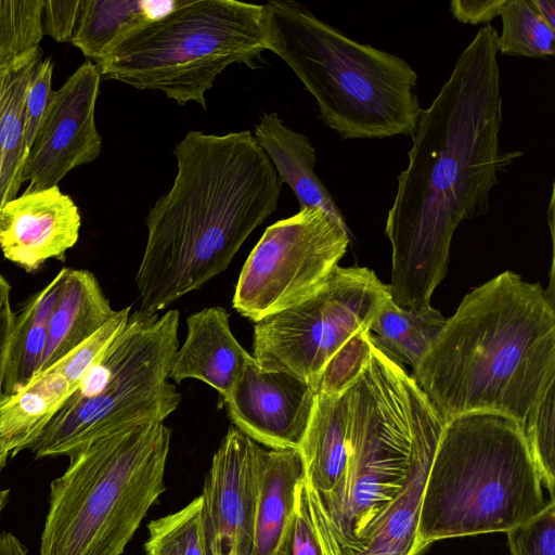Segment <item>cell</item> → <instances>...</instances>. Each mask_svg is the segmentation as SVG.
I'll list each match as a JSON object with an SVG mask.
<instances>
[{"instance_id": "obj_1", "label": "cell", "mask_w": 555, "mask_h": 555, "mask_svg": "<svg viewBox=\"0 0 555 555\" xmlns=\"http://www.w3.org/2000/svg\"><path fill=\"white\" fill-rule=\"evenodd\" d=\"M498 30L487 24L457 57L412 135L409 163L398 178L385 233L391 244L392 300L431 306L447 274L460 223L485 215L503 172L520 152L500 151L503 121Z\"/></svg>"}, {"instance_id": "obj_2", "label": "cell", "mask_w": 555, "mask_h": 555, "mask_svg": "<svg viewBox=\"0 0 555 555\" xmlns=\"http://www.w3.org/2000/svg\"><path fill=\"white\" fill-rule=\"evenodd\" d=\"M177 176L146 218L135 275L140 311L156 313L225 271L276 208L283 182L248 130H190L176 145Z\"/></svg>"}, {"instance_id": "obj_3", "label": "cell", "mask_w": 555, "mask_h": 555, "mask_svg": "<svg viewBox=\"0 0 555 555\" xmlns=\"http://www.w3.org/2000/svg\"><path fill=\"white\" fill-rule=\"evenodd\" d=\"M412 378L444 423L496 413L521 427L555 382L554 300L505 271L468 293Z\"/></svg>"}, {"instance_id": "obj_4", "label": "cell", "mask_w": 555, "mask_h": 555, "mask_svg": "<svg viewBox=\"0 0 555 555\" xmlns=\"http://www.w3.org/2000/svg\"><path fill=\"white\" fill-rule=\"evenodd\" d=\"M347 393L346 469L327 492L307 486L324 555H352L366 546L376 519L401 491L415 449L446 424L403 366L374 345Z\"/></svg>"}, {"instance_id": "obj_5", "label": "cell", "mask_w": 555, "mask_h": 555, "mask_svg": "<svg viewBox=\"0 0 555 555\" xmlns=\"http://www.w3.org/2000/svg\"><path fill=\"white\" fill-rule=\"evenodd\" d=\"M264 15L267 50L304 83L325 126L344 140L413 135L423 108L406 61L347 37L295 1H269Z\"/></svg>"}, {"instance_id": "obj_6", "label": "cell", "mask_w": 555, "mask_h": 555, "mask_svg": "<svg viewBox=\"0 0 555 555\" xmlns=\"http://www.w3.org/2000/svg\"><path fill=\"white\" fill-rule=\"evenodd\" d=\"M542 482L522 427L496 413L444 424L425 482L417 534L424 545L507 532L541 513Z\"/></svg>"}, {"instance_id": "obj_7", "label": "cell", "mask_w": 555, "mask_h": 555, "mask_svg": "<svg viewBox=\"0 0 555 555\" xmlns=\"http://www.w3.org/2000/svg\"><path fill=\"white\" fill-rule=\"evenodd\" d=\"M170 429L134 423L69 455L51 482L40 555H121L165 491Z\"/></svg>"}, {"instance_id": "obj_8", "label": "cell", "mask_w": 555, "mask_h": 555, "mask_svg": "<svg viewBox=\"0 0 555 555\" xmlns=\"http://www.w3.org/2000/svg\"><path fill=\"white\" fill-rule=\"evenodd\" d=\"M132 29L94 63L101 78L157 90L206 107V92L230 65L255 67L267 50L264 5L178 0Z\"/></svg>"}, {"instance_id": "obj_9", "label": "cell", "mask_w": 555, "mask_h": 555, "mask_svg": "<svg viewBox=\"0 0 555 555\" xmlns=\"http://www.w3.org/2000/svg\"><path fill=\"white\" fill-rule=\"evenodd\" d=\"M179 311H137L63 405L29 441L37 459L67 455L134 423L165 421L181 396L169 378L178 350Z\"/></svg>"}, {"instance_id": "obj_10", "label": "cell", "mask_w": 555, "mask_h": 555, "mask_svg": "<svg viewBox=\"0 0 555 555\" xmlns=\"http://www.w3.org/2000/svg\"><path fill=\"white\" fill-rule=\"evenodd\" d=\"M388 284L367 268L336 266L304 300L255 323L253 358L267 371L288 373L317 392L334 353L369 330L390 298Z\"/></svg>"}, {"instance_id": "obj_11", "label": "cell", "mask_w": 555, "mask_h": 555, "mask_svg": "<svg viewBox=\"0 0 555 555\" xmlns=\"http://www.w3.org/2000/svg\"><path fill=\"white\" fill-rule=\"evenodd\" d=\"M350 231L324 211L302 207L269 225L240 273L232 305L254 323L313 293L338 266Z\"/></svg>"}, {"instance_id": "obj_12", "label": "cell", "mask_w": 555, "mask_h": 555, "mask_svg": "<svg viewBox=\"0 0 555 555\" xmlns=\"http://www.w3.org/2000/svg\"><path fill=\"white\" fill-rule=\"evenodd\" d=\"M100 81L98 67L87 60L53 91L26 156V191L55 186L69 171L100 155L102 139L95 125Z\"/></svg>"}, {"instance_id": "obj_13", "label": "cell", "mask_w": 555, "mask_h": 555, "mask_svg": "<svg viewBox=\"0 0 555 555\" xmlns=\"http://www.w3.org/2000/svg\"><path fill=\"white\" fill-rule=\"evenodd\" d=\"M257 442L230 427L205 476L203 527L208 555H253Z\"/></svg>"}, {"instance_id": "obj_14", "label": "cell", "mask_w": 555, "mask_h": 555, "mask_svg": "<svg viewBox=\"0 0 555 555\" xmlns=\"http://www.w3.org/2000/svg\"><path fill=\"white\" fill-rule=\"evenodd\" d=\"M315 392L299 378L261 369L253 358L223 399L235 427L269 449H298Z\"/></svg>"}, {"instance_id": "obj_15", "label": "cell", "mask_w": 555, "mask_h": 555, "mask_svg": "<svg viewBox=\"0 0 555 555\" xmlns=\"http://www.w3.org/2000/svg\"><path fill=\"white\" fill-rule=\"evenodd\" d=\"M81 218L57 185L26 191L0 209V249L27 272L51 258L63 259L79 238Z\"/></svg>"}, {"instance_id": "obj_16", "label": "cell", "mask_w": 555, "mask_h": 555, "mask_svg": "<svg viewBox=\"0 0 555 555\" xmlns=\"http://www.w3.org/2000/svg\"><path fill=\"white\" fill-rule=\"evenodd\" d=\"M188 334L177 350L169 378L199 379L225 399L253 359L234 337L222 307L203 309L188 318Z\"/></svg>"}, {"instance_id": "obj_17", "label": "cell", "mask_w": 555, "mask_h": 555, "mask_svg": "<svg viewBox=\"0 0 555 555\" xmlns=\"http://www.w3.org/2000/svg\"><path fill=\"white\" fill-rule=\"evenodd\" d=\"M256 518L253 555H273L292 524L296 490L305 479L299 449H255Z\"/></svg>"}, {"instance_id": "obj_18", "label": "cell", "mask_w": 555, "mask_h": 555, "mask_svg": "<svg viewBox=\"0 0 555 555\" xmlns=\"http://www.w3.org/2000/svg\"><path fill=\"white\" fill-rule=\"evenodd\" d=\"M61 273L60 293L49 322L40 372L77 348L117 312L112 309L92 272L63 268Z\"/></svg>"}, {"instance_id": "obj_19", "label": "cell", "mask_w": 555, "mask_h": 555, "mask_svg": "<svg viewBox=\"0 0 555 555\" xmlns=\"http://www.w3.org/2000/svg\"><path fill=\"white\" fill-rule=\"evenodd\" d=\"M254 138L281 181L295 193L300 208H319L349 230L334 198L314 171L315 150L307 135L287 128L276 113H263L255 127Z\"/></svg>"}, {"instance_id": "obj_20", "label": "cell", "mask_w": 555, "mask_h": 555, "mask_svg": "<svg viewBox=\"0 0 555 555\" xmlns=\"http://www.w3.org/2000/svg\"><path fill=\"white\" fill-rule=\"evenodd\" d=\"M442 430L431 433L417 446L401 491L376 519L366 546L352 555L426 554L430 546L418 540V515L425 482Z\"/></svg>"}, {"instance_id": "obj_21", "label": "cell", "mask_w": 555, "mask_h": 555, "mask_svg": "<svg viewBox=\"0 0 555 555\" xmlns=\"http://www.w3.org/2000/svg\"><path fill=\"white\" fill-rule=\"evenodd\" d=\"M307 486L330 491L343 476L349 456V401L340 395L315 393L311 416L299 446Z\"/></svg>"}, {"instance_id": "obj_22", "label": "cell", "mask_w": 555, "mask_h": 555, "mask_svg": "<svg viewBox=\"0 0 555 555\" xmlns=\"http://www.w3.org/2000/svg\"><path fill=\"white\" fill-rule=\"evenodd\" d=\"M40 47L0 63V153L2 207L17 196L23 184L27 156L25 143V102L37 65Z\"/></svg>"}, {"instance_id": "obj_23", "label": "cell", "mask_w": 555, "mask_h": 555, "mask_svg": "<svg viewBox=\"0 0 555 555\" xmlns=\"http://www.w3.org/2000/svg\"><path fill=\"white\" fill-rule=\"evenodd\" d=\"M61 281L60 271L14 314L3 380L5 396L16 393L41 370L49 322L60 293Z\"/></svg>"}, {"instance_id": "obj_24", "label": "cell", "mask_w": 555, "mask_h": 555, "mask_svg": "<svg viewBox=\"0 0 555 555\" xmlns=\"http://www.w3.org/2000/svg\"><path fill=\"white\" fill-rule=\"evenodd\" d=\"M447 319L431 306L418 310L399 307L388 298L370 325L372 344L387 357L408 363H421L442 330Z\"/></svg>"}, {"instance_id": "obj_25", "label": "cell", "mask_w": 555, "mask_h": 555, "mask_svg": "<svg viewBox=\"0 0 555 555\" xmlns=\"http://www.w3.org/2000/svg\"><path fill=\"white\" fill-rule=\"evenodd\" d=\"M73 391L67 379L49 367L16 393L4 397L0 402V429L14 443L12 456L39 434Z\"/></svg>"}, {"instance_id": "obj_26", "label": "cell", "mask_w": 555, "mask_h": 555, "mask_svg": "<svg viewBox=\"0 0 555 555\" xmlns=\"http://www.w3.org/2000/svg\"><path fill=\"white\" fill-rule=\"evenodd\" d=\"M155 16L140 0H80L70 43L96 63L124 35Z\"/></svg>"}, {"instance_id": "obj_27", "label": "cell", "mask_w": 555, "mask_h": 555, "mask_svg": "<svg viewBox=\"0 0 555 555\" xmlns=\"http://www.w3.org/2000/svg\"><path fill=\"white\" fill-rule=\"evenodd\" d=\"M502 31L498 53L509 56L542 57L555 52V28L534 9L530 0H508L501 13Z\"/></svg>"}, {"instance_id": "obj_28", "label": "cell", "mask_w": 555, "mask_h": 555, "mask_svg": "<svg viewBox=\"0 0 555 555\" xmlns=\"http://www.w3.org/2000/svg\"><path fill=\"white\" fill-rule=\"evenodd\" d=\"M144 544L150 555H208L202 516L201 495L183 508L147 525Z\"/></svg>"}, {"instance_id": "obj_29", "label": "cell", "mask_w": 555, "mask_h": 555, "mask_svg": "<svg viewBox=\"0 0 555 555\" xmlns=\"http://www.w3.org/2000/svg\"><path fill=\"white\" fill-rule=\"evenodd\" d=\"M555 382H552L530 410L524 435L543 487L554 500L555 490Z\"/></svg>"}, {"instance_id": "obj_30", "label": "cell", "mask_w": 555, "mask_h": 555, "mask_svg": "<svg viewBox=\"0 0 555 555\" xmlns=\"http://www.w3.org/2000/svg\"><path fill=\"white\" fill-rule=\"evenodd\" d=\"M43 0H0V63L39 47Z\"/></svg>"}, {"instance_id": "obj_31", "label": "cell", "mask_w": 555, "mask_h": 555, "mask_svg": "<svg viewBox=\"0 0 555 555\" xmlns=\"http://www.w3.org/2000/svg\"><path fill=\"white\" fill-rule=\"evenodd\" d=\"M372 347L369 330L352 335L325 365L315 393L334 396L345 392L366 366Z\"/></svg>"}, {"instance_id": "obj_32", "label": "cell", "mask_w": 555, "mask_h": 555, "mask_svg": "<svg viewBox=\"0 0 555 555\" xmlns=\"http://www.w3.org/2000/svg\"><path fill=\"white\" fill-rule=\"evenodd\" d=\"M130 308L118 310L98 332L51 367L60 372L75 390L88 370L127 324Z\"/></svg>"}, {"instance_id": "obj_33", "label": "cell", "mask_w": 555, "mask_h": 555, "mask_svg": "<svg viewBox=\"0 0 555 555\" xmlns=\"http://www.w3.org/2000/svg\"><path fill=\"white\" fill-rule=\"evenodd\" d=\"M506 533L512 555H555V500Z\"/></svg>"}, {"instance_id": "obj_34", "label": "cell", "mask_w": 555, "mask_h": 555, "mask_svg": "<svg viewBox=\"0 0 555 555\" xmlns=\"http://www.w3.org/2000/svg\"><path fill=\"white\" fill-rule=\"evenodd\" d=\"M53 62L41 60L30 80L25 102V143L30 149L40 122L50 103L52 90Z\"/></svg>"}, {"instance_id": "obj_35", "label": "cell", "mask_w": 555, "mask_h": 555, "mask_svg": "<svg viewBox=\"0 0 555 555\" xmlns=\"http://www.w3.org/2000/svg\"><path fill=\"white\" fill-rule=\"evenodd\" d=\"M291 551L292 555H324L310 514L306 479L296 490Z\"/></svg>"}, {"instance_id": "obj_36", "label": "cell", "mask_w": 555, "mask_h": 555, "mask_svg": "<svg viewBox=\"0 0 555 555\" xmlns=\"http://www.w3.org/2000/svg\"><path fill=\"white\" fill-rule=\"evenodd\" d=\"M80 0H43L41 24L43 35L57 42H70L75 31Z\"/></svg>"}, {"instance_id": "obj_37", "label": "cell", "mask_w": 555, "mask_h": 555, "mask_svg": "<svg viewBox=\"0 0 555 555\" xmlns=\"http://www.w3.org/2000/svg\"><path fill=\"white\" fill-rule=\"evenodd\" d=\"M508 0H453L450 12L463 24H488L500 16Z\"/></svg>"}, {"instance_id": "obj_38", "label": "cell", "mask_w": 555, "mask_h": 555, "mask_svg": "<svg viewBox=\"0 0 555 555\" xmlns=\"http://www.w3.org/2000/svg\"><path fill=\"white\" fill-rule=\"evenodd\" d=\"M14 314L9 297L0 304V401L5 397L3 393V380Z\"/></svg>"}, {"instance_id": "obj_39", "label": "cell", "mask_w": 555, "mask_h": 555, "mask_svg": "<svg viewBox=\"0 0 555 555\" xmlns=\"http://www.w3.org/2000/svg\"><path fill=\"white\" fill-rule=\"evenodd\" d=\"M0 555H27L26 547L10 532L0 534Z\"/></svg>"}, {"instance_id": "obj_40", "label": "cell", "mask_w": 555, "mask_h": 555, "mask_svg": "<svg viewBox=\"0 0 555 555\" xmlns=\"http://www.w3.org/2000/svg\"><path fill=\"white\" fill-rule=\"evenodd\" d=\"M538 13L555 28V1L554 0H530Z\"/></svg>"}, {"instance_id": "obj_41", "label": "cell", "mask_w": 555, "mask_h": 555, "mask_svg": "<svg viewBox=\"0 0 555 555\" xmlns=\"http://www.w3.org/2000/svg\"><path fill=\"white\" fill-rule=\"evenodd\" d=\"M13 451L14 443L12 439L0 429V472L4 467L9 455H12Z\"/></svg>"}, {"instance_id": "obj_42", "label": "cell", "mask_w": 555, "mask_h": 555, "mask_svg": "<svg viewBox=\"0 0 555 555\" xmlns=\"http://www.w3.org/2000/svg\"><path fill=\"white\" fill-rule=\"evenodd\" d=\"M294 519V518H293ZM292 528H293V520L289 527L287 528L286 532L284 533L279 547L274 552L273 555H292L291 551V539H292Z\"/></svg>"}, {"instance_id": "obj_43", "label": "cell", "mask_w": 555, "mask_h": 555, "mask_svg": "<svg viewBox=\"0 0 555 555\" xmlns=\"http://www.w3.org/2000/svg\"><path fill=\"white\" fill-rule=\"evenodd\" d=\"M10 284L0 273V304L10 297Z\"/></svg>"}, {"instance_id": "obj_44", "label": "cell", "mask_w": 555, "mask_h": 555, "mask_svg": "<svg viewBox=\"0 0 555 555\" xmlns=\"http://www.w3.org/2000/svg\"><path fill=\"white\" fill-rule=\"evenodd\" d=\"M10 490H2L0 489V516L1 513L7 504L8 498H9Z\"/></svg>"}, {"instance_id": "obj_45", "label": "cell", "mask_w": 555, "mask_h": 555, "mask_svg": "<svg viewBox=\"0 0 555 555\" xmlns=\"http://www.w3.org/2000/svg\"><path fill=\"white\" fill-rule=\"evenodd\" d=\"M1 153H0V209L2 208V194H1Z\"/></svg>"}, {"instance_id": "obj_46", "label": "cell", "mask_w": 555, "mask_h": 555, "mask_svg": "<svg viewBox=\"0 0 555 555\" xmlns=\"http://www.w3.org/2000/svg\"><path fill=\"white\" fill-rule=\"evenodd\" d=\"M146 555H150V554H146Z\"/></svg>"}]
</instances>
